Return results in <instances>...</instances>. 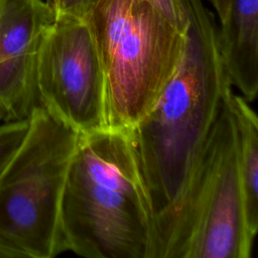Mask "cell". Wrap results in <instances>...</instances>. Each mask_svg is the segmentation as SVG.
I'll return each mask as SVG.
<instances>
[{"label":"cell","mask_w":258,"mask_h":258,"mask_svg":"<svg viewBox=\"0 0 258 258\" xmlns=\"http://www.w3.org/2000/svg\"><path fill=\"white\" fill-rule=\"evenodd\" d=\"M185 4L188 24L180 62L154 106L127 130L154 217L179 191L233 89L220 55L214 14L202 0Z\"/></svg>","instance_id":"obj_1"},{"label":"cell","mask_w":258,"mask_h":258,"mask_svg":"<svg viewBox=\"0 0 258 258\" xmlns=\"http://www.w3.org/2000/svg\"><path fill=\"white\" fill-rule=\"evenodd\" d=\"M154 212L125 130L80 134L60 202L62 244L87 258H150Z\"/></svg>","instance_id":"obj_2"},{"label":"cell","mask_w":258,"mask_h":258,"mask_svg":"<svg viewBox=\"0 0 258 258\" xmlns=\"http://www.w3.org/2000/svg\"><path fill=\"white\" fill-rule=\"evenodd\" d=\"M232 91L179 191L154 217L150 258L251 257L255 239L243 212Z\"/></svg>","instance_id":"obj_3"},{"label":"cell","mask_w":258,"mask_h":258,"mask_svg":"<svg viewBox=\"0 0 258 258\" xmlns=\"http://www.w3.org/2000/svg\"><path fill=\"white\" fill-rule=\"evenodd\" d=\"M82 18L104 71L107 128L127 131L150 111L173 77L185 33L145 0H96Z\"/></svg>","instance_id":"obj_4"},{"label":"cell","mask_w":258,"mask_h":258,"mask_svg":"<svg viewBox=\"0 0 258 258\" xmlns=\"http://www.w3.org/2000/svg\"><path fill=\"white\" fill-rule=\"evenodd\" d=\"M80 134L42 107L0 170V240L19 257L52 258L64 252L59 211Z\"/></svg>","instance_id":"obj_5"},{"label":"cell","mask_w":258,"mask_h":258,"mask_svg":"<svg viewBox=\"0 0 258 258\" xmlns=\"http://www.w3.org/2000/svg\"><path fill=\"white\" fill-rule=\"evenodd\" d=\"M36 84L39 107L79 134L107 128L104 71L83 18L55 15L39 47Z\"/></svg>","instance_id":"obj_6"},{"label":"cell","mask_w":258,"mask_h":258,"mask_svg":"<svg viewBox=\"0 0 258 258\" xmlns=\"http://www.w3.org/2000/svg\"><path fill=\"white\" fill-rule=\"evenodd\" d=\"M55 19L43 0H0V121H24L39 107L36 68L42 38Z\"/></svg>","instance_id":"obj_7"},{"label":"cell","mask_w":258,"mask_h":258,"mask_svg":"<svg viewBox=\"0 0 258 258\" xmlns=\"http://www.w3.org/2000/svg\"><path fill=\"white\" fill-rule=\"evenodd\" d=\"M217 37L232 88L248 102L254 101L258 93V0H233Z\"/></svg>","instance_id":"obj_8"},{"label":"cell","mask_w":258,"mask_h":258,"mask_svg":"<svg viewBox=\"0 0 258 258\" xmlns=\"http://www.w3.org/2000/svg\"><path fill=\"white\" fill-rule=\"evenodd\" d=\"M230 103L238 133V173L247 230L255 239L258 230V120L246 99L234 91Z\"/></svg>","instance_id":"obj_9"},{"label":"cell","mask_w":258,"mask_h":258,"mask_svg":"<svg viewBox=\"0 0 258 258\" xmlns=\"http://www.w3.org/2000/svg\"><path fill=\"white\" fill-rule=\"evenodd\" d=\"M28 125V119L17 122L0 123V170L22 141Z\"/></svg>","instance_id":"obj_10"},{"label":"cell","mask_w":258,"mask_h":258,"mask_svg":"<svg viewBox=\"0 0 258 258\" xmlns=\"http://www.w3.org/2000/svg\"><path fill=\"white\" fill-rule=\"evenodd\" d=\"M166 20L186 33L188 15L185 0H145Z\"/></svg>","instance_id":"obj_11"},{"label":"cell","mask_w":258,"mask_h":258,"mask_svg":"<svg viewBox=\"0 0 258 258\" xmlns=\"http://www.w3.org/2000/svg\"><path fill=\"white\" fill-rule=\"evenodd\" d=\"M96 0H55L50 6L57 14H69L83 17Z\"/></svg>","instance_id":"obj_12"},{"label":"cell","mask_w":258,"mask_h":258,"mask_svg":"<svg viewBox=\"0 0 258 258\" xmlns=\"http://www.w3.org/2000/svg\"><path fill=\"white\" fill-rule=\"evenodd\" d=\"M216 12L218 13L219 20L222 21L228 14L233 0H210Z\"/></svg>","instance_id":"obj_13"},{"label":"cell","mask_w":258,"mask_h":258,"mask_svg":"<svg viewBox=\"0 0 258 258\" xmlns=\"http://www.w3.org/2000/svg\"><path fill=\"white\" fill-rule=\"evenodd\" d=\"M0 258H16L14 252L0 240Z\"/></svg>","instance_id":"obj_14"},{"label":"cell","mask_w":258,"mask_h":258,"mask_svg":"<svg viewBox=\"0 0 258 258\" xmlns=\"http://www.w3.org/2000/svg\"><path fill=\"white\" fill-rule=\"evenodd\" d=\"M54 1H55V0H46V2H47L49 5H50V4H52Z\"/></svg>","instance_id":"obj_15"},{"label":"cell","mask_w":258,"mask_h":258,"mask_svg":"<svg viewBox=\"0 0 258 258\" xmlns=\"http://www.w3.org/2000/svg\"><path fill=\"white\" fill-rule=\"evenodd\" d=\"M0 123H2V122H1V121H0Z\"/></svg>","instance_id":"obj_16"}]
</instances>
